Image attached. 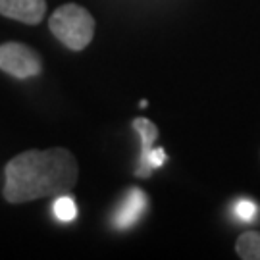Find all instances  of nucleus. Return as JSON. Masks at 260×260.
<instances>
[{
	"instance_id": "1",
	"label": "nucleus",
	"mask_w": 260,
	"mask_h": 260,
	"mask_svg": "<svg viewBox=\"0 0 260 260\" xmlns=\"http://www.w3.org/2000/svg\"><path fill=\"white\" fill-rule=\"evenodd\" d=\"M77 177L79 162L64 147L25 150L12 158L4 168L2 195L12 205H23L72 191Z\"/></svg>"
},
{
	"instance_id": "8",
	"label": "nucleus",
	"mask_w": 260,
	"mask_h": 260,
	"mask_svg": "<svg viewBox=\"0 0 260 260\" xmlns=\"http://www.w3.org/2000/svg\"><path fill=\"white\" fill-rule=\"evenodd\" d=\"M54 216L60 222H72L77 216V206H75L74 199L70 197H60L54 201Z\"/></svg>"
},
{
	"instance_id": "9",
	"label": "nucleus",
	"mask_w": 260,
	"mask_h": 260,
	"mask_svg": "<svg viewBox=\"0 0 260 260\" xmlns=\"http://www.w3.org/2000/svg\"><path fill=\"white\" fill-rule=\"evenodd\" d=\"M235 214H237V218L249 222V220L254 218V214H256V206H254V203H251V201H239L237 206H235Z\"/></svg>"
},
{
	"instance_id": "3",
	"label": "nucleus",
	"mask_w": 260,
	"mask_h": 260,
	"mask_svg": "<svg viewBox=\"0 0 260 260\" xmlns=\"http://www.w3.org/2000/svg\"><path fill=\"white\" fill-rule=\"evenodd\" d=\"M0 70L16 79H31L41 74L43 60L35 48L12 41L0 45Z\"/></svg>"
},
{
	"instance_id": "7",
	"label": "nucleus",
	"mask_w": 260,
	"mask_h": 260,
	"mask_svg": "<svg viewBox=\"0 0 260 260\" xmlns=\"http://www.w3.org/2000/svg\"><path fill=\"white\" fill-rule=\"evenodd\" d=\"M235 252L243 260H260V232H245L235 243Z\"/></svg>"
},
{
	"instance_id": "4",
	"label": "nucleus",
	"mask_w": 260,
	"mask_h": 260,
	"mask_svg": "<svg viewBox=\"0 0 260 260\" xmlns=\"http://www.w3.org/2000/svg\"><path fill=\"white\" fill-rule=\"evenodd\" d=\"M0 16L39 25L47 16V0H0Z\"/></svg>"
},
{
	"instance_id": "6",
	"label": "nucleus",
	"mask_w": 260,
	"mask_h": 260,
	"mask_svg": "<svg viewBox=\"0 0 260 260\" xmlns=\"http://www.w3.org/2000/svg\"><path fill=\"white\" fill-rule=\"evenodd\" d=\"M133 129L141 135V160H139V168L135 172L137 177H149L152 168L149 166V158L150 152L154 150V141L158 139V127L147 118H135L133 120Z\"/></svg>"
},
{
	"instance_id": "5",
	"label": "nucleus",
	"mask_w": 260,
	"mask_h": 260,
	"mask_svg": "<svg viewBox=\"0 0 260 260\" xmlns=\"http://www.w3.org/2000/svg\"><path fill=\"white\" fill-rule=\"evenodd\" d=\"M145 205H147L145 193L141 189H137V187H131L129 193L125 195L123 205L118 208V212L114 214V218H112L114 228L125 230V228L133 225L143 216V212H145Z\"/></svg>"
},
{
	"instance_id": "2",
	"label": "nucleus",
	"mask_w": 260,
	"mask_h": 260,
	"mask_svg": "<svg viewBox=\"0 0 260 260\" xmlns=\"http://www.w3.org/2000/svg\"><path fill=\"white\" fill-rule=\"evenodd\" d=\"M48 27L66 48L79 52L89 47L94 37V18L91 12L79 4H62L50 16Z\"/></svg>"
}]
</instances>
